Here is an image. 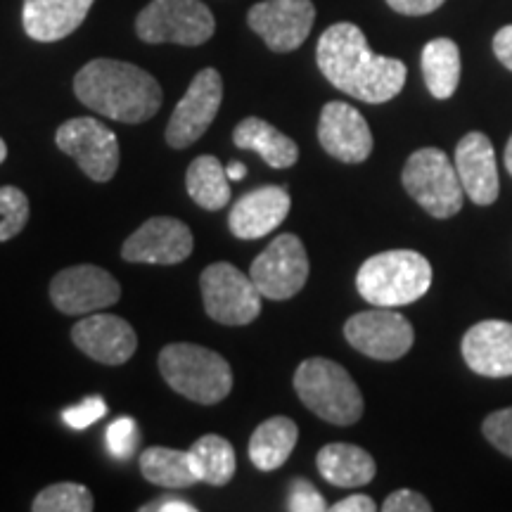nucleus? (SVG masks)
<instances>
[{
    "instance_id": "obj_1",
    "label": "nucleus",
    "mask_w": 512,
    "mask_h": 512,
    "mask_svg": "<svg viewBox=\"0 0 512 512\" xmlns=\"http://www.w3.org/2000/svg\"><path fill=\"white\" fill-rule=\"evenodd\" d=\"M316 60L332 86L370 105L396 98L406 86V64L396 57L375 55L366 34L351 22L332 24L323 31L318 38Z\"/></svg>"
},
{
    "instance_id": "obj_2",
    "label": "nucleus",
    "mask_w": 512,
    "mask_h": 512,
    "mask_svg": "<svg viewBox=\"0 0 512 512\" xmlns=\"http://www.w3.org/2000/svg\"><path fill=\"white\" fill-rule=\"evenodd\" d=\"M74 93L83 105L121 124H143L162 107V86L152 74L131 62H88L74 76Z\"/></svg>"
},
{
    "instance_id": "obj_3",
    "label": "nucleus",
    "mask_w": 512,
    "mask_h": 512,
    "mask_svg": "<svg viewBox=\"0 0 512 512\" xmlns=\"http://www.w3.org/2000/svg\"><path fill=\"white\" fill-rule=\"evenodd\" d=\"M432 285V266L413 249H392L370 256L358 268L356 290L370 306L399 309L418 302Z\"/></svg>"
},
{
    "instance_id": "obj_4",
    "label": "nucleus",
    "mask_w": 512,
    "mask_h": 512,
    "mask_svg": "<svg viewBox=\"0 0 512 512\" xmlns=\"http://www.w3.org/2000/svg\"><path fill=\"white\" fill-rule=\"evenodd\" d=\"M159 373L185 399L214 406L233 389V370L216 351L200 344L178 342L159 351Z\"/></svg>"
},
{
    "instance_id": "obj_5",
    "label": "nucleus",
    "mask_w": 512,
    "mask_h": 512,
    "mask_svg": "<svg viewBox=\"0 0 512 512\" xmlns=\"http://www.w3.org/2000/svg\"><path fill=\"white\" fill-rule=\"evenodd\" d=\"M294 389L320 420L347 427L361 420L363 396L347 370L330 358H306L294 373Z\"/></svg>"
},
{
    "instance_id": "obj_6",
    "label": "nucleus",
    "mask_w": 512,
    "mask_h": 512,
    "mask_svg": "<svg viewBox=\"0 0 512 512\" xmlns=\"http://www.w3.org/2000/svg\"><path fill=\"white\" fill-rule=\"evenodd\" d=\"M403 188L434 219H451L463 209L465 190L456 164L439 147H422L408 157L401 174Z\"/></svg>"
},
{
    "instance_id": "obj_7",
    "label": "nucleus",
    "mask_w": 512,
    "mask_h": 512,
    "mask_svg": "<svg viewBox=\"0 0 512 512\" xmlns=\"http://www.w3.org/2000/svg\"><path fill=\"white\" fill-rule=\"evenodd\" d=\"M216 31V19L202 0H152L140 10L136 34L145 43L202 46Z\"/></svg>"
},
{
    "instance_id": "obj_8",
    "label": "nucleus",
    "mask_w": 512,
    "mask_h": 512,
    "mask_svg": "<svg viewBox=\"0 0 512 512\" xmlns=\"http://www.w3.org/2000/svg\"><path fill=\"white\" fill-rule=\"evenodd\" d=\"M204 309L221 325H249L261 313V292L252 275L242 273L228 261L211 264L200 275Z\"/></svg>"
},
{
    "instance_id": "obj_9",
    "label": "nucleus",
    "mask_w": 512,
    "mask_h": 512,
    "mask_svg": "<svg viewBox=\"0 0 512 512\" xmlns=\"http://www.w3.org/2000/svg\"><path fill=\"white\" fill-rule=\"evenodd\" d=\"M55 143L64 155L76 159L81 171L95 183L112 181L119 169V140L112 128L91 117H76L57 128Z\"/></svg>"
},
{
    "instance_id": "obj_10",
    "label": "nucleus",
    "mask_w": 512,
    "mask_h": 512,
    "mask_svg": "<svg viewBox=\"0 0 512 512\" xmlns=\"http://www.w3.org/2000/svg\"><path fill=\"white\" fill-rule=\"evenodd\" d=\"M256 290L273 302H285L302 292L309 280V256L297 235H278L249 268Z\"/></svg>"
},
{
    "instance_id": "obj_11",
    "label": "nucleus",
    "mask_w": 512,
    "mask_h": 512,
    "mask_svg": "<svg viewBox=\"0 0 512 512\" xmlns=\"http://www.w3.org/2000/svg\"><path fill=\"white\" fill-rule=\"evenodd\" d=\"M344 337L356 351L375 361H399L415 342L413 325L401 313L380 306L351 316L344 325Z\"/></svg>"
},
{
    "instance_id": "obj_12",
    "label": "nucleus",
    "mask_w": 512,
    "mask_h": 512,
    "mask_svg": "<svg viewBox=\"0 0 512 512\" xmlns=\"http://www.w3.org/2000/svg\"><path fill=\"white\" fill-rule=\"evenodd\" d=\"M223 100V79L216 69H202L190 83L181 102L171 114L166 126V143L174 150H185L197 143L207 128L214 124L216 114L221 110Z\"/></svg>"
},
{
    "instance_id": "obj_13",
    "label": "nucleus",
    "mask_w": 512,
    "mask_h": 512,
    "mask_svg": "<svg viewBox=\"0 0 512 512\" xmlns=\"http://www.w3.org/2000/svg\"><path fill=\"white\" fill-rule=\"evenodd\" d=\"M121 285L105 268L81 264L60 271L50 283V302L67 316L110 309L119 302Z\"/></svg>"
},
{
    "instance_id": "obj_14",
    "label": "nucleus",
    "mask_w": 512,
    "mask_h": 512,
    "mask_svg": "<svg viewBox=\"0 0 512 512\" xmlns=\"http://www.w3.org/2000/svg\"><path fill=\"white\" fill-rule=\"evenodd\" d=\"M316 22V5L311 0H264L247 15L254 34L264 38L273 53H292L309 38Z\"/></svg>"
},
{
    "instance_id": "obj_15",
    "label": "nucleus",
    "mask_w": 512,
    "mask_h": 512,
    "mask_svg": "<svg viewBox=\"0 0 512 512\" xmlns=\"http://www.w3.org/2000/svg\"><path fill=\"white\" fill-rule=\"evenodd\" d=\"M195 247L190 228L171 216L145 221L121 247V256L131 264L174 266L188 259Z\"/></svg>"
},
{
    "instance_id": "obj_16",
    "label": "nucleus",
    "mask_w": 512,
    "mask_h": 512,
    "mask_svg": "<svg viewBox=\"0 0 512 512\" xmlns=\"http://www.w3.org/2000/svg\"><path fill=\"white\" fill-rule=\"evenodd\" d=\"M318 140L330 157L347 164L366 162L373 152V133L366 117L347 102H328L320 112Z\"/></svg>"
},
{
    "instance_id": "obj_17",
    "label": "nucleus",
    "mask_w": 512,
    "mask_h": 512,
    "mask_svg": "<svg viewBox=\"0 0 512 512\" xmlns=\"http://www.w3.org/2000/svg\"><path fill=\"white\" fill-rule=\"evenodd\" d=\"M72 342L83 354L105 366H124L138 349V335L124 318L93 313L72 328Z\"/></svg>"
},
{
    "instance_id": "obj_18",
    "label": "nucleus",
    "mask_w": 512,
    "mask_h": 512,
    "mask_svg": "<svg viewBox=\"0 0 512 512\" xmlns=\"http://www.w3.org/2000/svg\"><path fill=\"white\" fill-rule=\"evenodd\" d=\"M292 200L287 188L280 185H264L233 204L228 216V228L240 240H259L278 230L280 223L290 214Z\"/></svg>"
},
{
    "instance_id": "obj_19",
    "label": "nucleus",
    "mask_w": 512,
    "mask_h": 512,
    "mask_svg": "<svg viewBox=\"0 0 512 512\" xmlns=\"http://www.w3.org/2000/svg\"><path fill=\"white\" fill-rule=\"evenodd\" d=\"M453 164H456L465 195L472 202L479 204V207H486V204H494L498 200L501 183H498L496 152L484 133H467L456 147Z\"/></svg>"
},
{
    "instance_id": "obj_20",
    "label": "nucleus",
    "mask_w": 512,
    "mask_h": 512,
    "mask_svg": "<svg viewBox=\"0 0 512 512\" xmlns=\"http://www.w3.org/2000/svg\"><path fill=\"white\" fill-rule=\"evenodd\" d=\"M463 358L472 373L484 377L512 375V323L482 320L463 337Z\"/></svg>"
},
{
    "instance_id": "obj_21",
    "label": "nucleus",
    "mask_w": 512,
    "mask_h": 512,
    "mask_svg": "<svg viewBox=\"0 0 512 512\" xmlns=\"http://www.w3.org/2000/svg\"><path fill=\"white\" fill-rule=\"evenodd\" d=\"M93 3L95 0H24V31L38 43L62 41L81 27Z\"/></svg>"
},
{
    "instance_id": "obj_22",
    "label": "nucleus",
    "mask_w": 512,
    "mask_h": 512,
    "mask_svg": "<svg viewBox=\"0 0 512 512\" xmlns=\"http://www.w3.org/2000/svg\"><path fill=\"white\" fill-rule=\"evenodd\" d=\"M318 472L339 489L366 486L375 479L377 465L368 451L354 444H328L318 451Z\"/></svg>"
},
{
    "instance_id": "obj_23",
    "label": "nucleus",
    "mask_w": 512,
    "mask_h": 512,
    "mask_svg": "<svg viewBox=\"0 0 512 512\" xmlns=\"http://www.w3.org/2000/svg\"><path fill=\"white\" fill-rule=\"evenodd\" d=\"M233 143L242 150H252L273 169H290L297 164L299 147L290 136L259 117H247L233 131Z\"/></svg>"
},
{
    "instance_id": "obj_24",
    "label": "nucleus",
    "mask_w": 512,
    "mask_h": 512,
    "mask_svg": "<svg viewBox=\"0 0 512 512\" xmlns=\"http://www.w3.org/2000/svg\"><path fill=\"white\" fill-rule=\"evenodd\" d=\"M297 439V422L285 418V415H275V418L261 422L254 430L252 439H249V460L264 472L278 470L292 456Z\"/></svg>"
},
{
    "instance_id": "obj_25",
    "label": "nucleus",
    "mask_w": 512,
    "mask_h": 512,
    "mask_svg": "<svg viewBox=\"0 0 512 512\" xmlns=\"http://www.w3.org/2000/svg\"><path fill=\"white\" fill-rule=\"evenodd\" d=\"M140 472L150 484L166 486V489H185L200 482L192 453L166 446L145 448L140 456Z\"/></svg>"
},
{
    "instance_id": "obj_26",
    "label": "nucleus",
    "mask_w": 512,
    "mask_h": 512,
    "mask_svg": "<svg viewBox=\"0 0 512 512\" xmlns=\"http://www.w3.org/2000/svg\"><path fill=\"white\" fill-rule=\"evenodd\" d=\"M422 76L427 91L437 100H448L460 81V50L451 38H434L422 48Z\"/></svg>"
},
{
    "instance_id": "obj_27",
    "label": "nucleus",
    "mask_w": 512,
    "mask_h": 512,
    "mask_svg": "<svg viewBox=\"0 0 512 512\" xmlns=\"http://www.w3.org/2000/svg\"><path fill=\"white\" fill-rule=\"evenodd\" d=\"M188 195L207 211H219L230 202V178L226 166L211 155L197 157L185 174Z\"/></svg>"
},
{
    "instance_id": "obj_28",
    "label": "nucleus",
    "mask_w": 512,
    "mask_h": 512,
    "mask_svg": "<svg viewBox=\"0 0 512 512\" xmlns=\"http://www.w3.org/2000/svg\"><path fill=\"white\" fill-rule=\"evenodd\" d=\"M190 453L192 460H195L200 482L226 486L233 479L238 458H235V448L228 439L219 437V434H204L192 444Z\"/></svg>"
},
{
    "instance_id": "obj_29",
    "label": "nucleus",
    "mask_w": 512,
    "mask_h": 512,
    "mask_svg": "<svg viewBox=\"0 0 512 512\" xmlns=\"http://www.w3.org/2000/svg\"><path fill=\"white\" fill-rule=\"evenodd\" d=\"M93 494L83 484L60 482L43 489L34 498L31 510L34 512H91Z\"/></svg>"
},
{
    "instance_id": "obj_30",
    "label": "nucleus",
    "mask_w": 512,
    "mask_h": 512,
    "mask_svg": "<svg viewBox=\"0 0 512 512\" xmlns=\"http://www.w3.org/2000/svg\"><path fill=\"white\" fill-rule=\"evenodd\" d=\"M29 221V200L15 185L0 188V242L19 235Z\"/></svg>"
},
{
    "instance_id": "obj_31",
    "label": "nucleus",
    "mask_w": 512,
    "mask_h": 512,
    "mask_svg": "<svg viewBox=\"0 0 512 512\" xmlns=\"http://www.w3.org/2000/svg\"><path fill=\"white\" fill-rule=\"evenodd\" d=\"M107 451L114 460H128L136 453L138 446V427L133 418H119L107 427L105 434Z\"/></svg>"
},
{
    "instance_id": "obj_32",
    "label": "nucleus",
    "mask_w": 512,
    "mask_h": 512,
    "mask_svg": "<svg viewBox=\"0 0 512 512\" xmlns=\"http://www.w3.org/2000/svg\"><path fill=\"white\" fill-rule=\"evenodd\" d=\"M287 510L290 512H323L328 503L309 479H294L287 491Z\"/></svg>"
},
{
    "instance_id": "obj_33",
    "label": "nucleus",
    "mask_w": 512,
    "mask_h": 512,
    "mask_svg": "<svg viewBox=\"0 0 512 512\" xmlns=\"http://www.w3.org/2000/svg\"><path fill=\"white\" fill-rule=\"evenodd\" d=\"M484 437L496 446L498 451L512 458V408H503V411L491 413L484 420Z\"/></svg>"
},
{
    "instance_id": "obj_34",
    "label": "nucleus",
    "mask_w": 512,
    "mask_h": 512,
    "mask_svg": "<svg viewBox=\"0 0 512 512\" xmlns=\"http://www.w3.org/2000/svg\"><path fill=\"white\" fill-rule=\"evenodd\" d=\"M105 413H107L105 399H102V396H88V399L76 403V406L64 408L62 420L67 422L69 427H74V430H86V427H91L93 422H98Z\"/></svg>"
},
{
    "instance_id": "obj_35",
    "label": "nucleus",
    "mask_w": 512,
    "mask_h": 512,
    "mask_svg": "<svg viewBox=\"0 0 512 512\" xmlns=\"http://www.w3.org/2000/svg\"><path fill=\"white\" fill-rule=\"evenodd\" d=\"M384 512H430L432 505L425 496L411 489H399L394 494L387 496V501L382 503Z\"/></svg>"
},
{
    "instance_id": "obj_36",
    "label": "nucleus",
    "mask_w": 512,
    "mask_h": 512,
    "mask_svg": "<svg viewBox=\"0 0 512 512\" xmlns=\"http://www.w3.org/2000/svg\"><path fill=\"white\" fill-rule=\"evenodd\" d=\"M444 3L446 0H387L389 8L399 12V15H408V17L430 15V12L439 10Z\"/></svg>"
},
{
    "instance_id": "obj_37",
    "label": "nucleus",
    "mask_w": 512,
    "mask_h": 512,
    "mask_svg": "<svg viewBox=\"0 0 512 512\" xmlns=\"http://www.w3.org/2000/svg\"><path fill=\"white\" fill-rule=\"evenodd\" d=\"M494 53L498 57V62H501L503 67H508L512 72V24L503 27L494 36Z\"/></svg>"
},
{
    "instance_id": "obj_38",
    "label": "nucleus",
    "mask_w": 512,
    "mask_h": 512,
    "mask_svg": "<svg viewBox=\"0 0 512 512\" xmlns=\"http://www.w3.org/2000/svg\"><path fill=\"white\" fill-rule=\"evenodd\" d=\"M332 512H375L377 505L370 496L366 494H354L349 498H342V501L335 503L330 508Z\"/></svg>"
},
{
    "instance_id": "obj_39",
    "label": "nucleus",
    "mask_w": 512,
    "mask_h": 512,
    "mask_svg": "<svg viewBox=\"0 0 512 512\" xmlns=\"http://www.w3.org/2000/svg\"><path fill=\"white\" fill-rule=\"evenodd\" d=\"M143 512H197L195 505L188 501H178V498H162V501L147 503L140 508Z\"/></svg>"
},
{
    "instance_id": "obj_40",
    "label": "nucleus",
    "mask_w": 512,
    "mask_h": 512,
    "mask_svg": "<svg viewBox=\"0 0 512 512\" xmlns=\"http://www.w3.org/2000/svg\"><path fill=\"white\" fill-rule=\"evenodd\" d=\"M226 174H228L230 181H242V178L247 176V166L240 164V162H233V164L226 166Z\"/></svg>"
},
{
    "instance_id": "obj_41",
    "label": "nucleus",
    "mask_w": 512,
    "mask_h": 512,
    "mask_svg": "<svg viewBox=\"0 0 512 512\" xmlns=\"http://www.w3.org/2000/svg\"><path fill=\"white\" fill-rule=\"evenodd\" d=\"M505 169H508V174L512 176V136L508 140V145H505Z\"/></svg>"
},
{
    "instance_id": "obj_42",
    "label": "nucleus",
    "mask_w": 512,
    "mask_h": 512,
    "mask_svg": "<svg viewBox=\"0 0 512 512\" xmlns=\"http://www.w3.org/2000/svg\"><path fill=\"white\" fill-rule=\"evenodd\" d=\"M5 157H8V145H5V140L0 138V164L5 162Z\"/></svg>"
}]
</instances>
